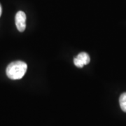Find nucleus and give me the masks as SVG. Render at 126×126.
I'll return each instance as SVG.
<instances>
[{
    "label": "nucleus",
    "mask_w": 126,
    "mask_h": 126,
    "mask_svg": "<svg viewBox=\"0 0 126 126\" xmlns=\"http://www.w3.org/2000/svg\"><path fill=\"white\" fill-rule=\"evenodd\" d=\"M27 64L23 61H15L10 63L6 68V73L7 77L12 80L22 79L27 72Z\"/></svg>",
    "instance_id": "1"
},
{
    "label": "nucleus",
    "mask_w": 126,
    "mask_h": 126,
    "mask_svg": "<svg viewBox=\"0 0 126 126\" xmlns=\"http://www.w3.org/2000/svg\"><path fill=\"white\" fill-rule=\"evenodd\" d=\"M16 25L18 29V30L20 32L25 31L26 28V15L25 14L20 11L16 15Z\"/></svg>",
    "instance_id": "2"
},
{
    "label": "nucleus",
    "mask_w": 126,
    "mask_h": 126,
    "mask_svg": "<svg viewBox=\"0 0 126 126\" xmlns=\"http://www.w3.org/2000/svg\"><path fill=\"white\" fill-rule=\"evenodd\" d=\"M1 13H2V9H1V5L0 4V17L1 16Z\"/></svg>",
    "instance_id": "5"
},
{
    "label": "nucleus",
    "mask_w": 126,
    "mask_h": 126,
    "mask_svg": "<svg viewBox=\"0 0 126 126\" xmlns=\"http://www.w3.org/2000/svg\"><path fill=\"white\" fill-rule=\"evenodd\" d=\"M119 104H120V107L122 110L124 112H126V93H123L120 96Z\"/></svg>",
    "instance_id": "4"
},
{
    "label": "nucleus",
    "mask_w": 126,
    "mask_h": 126,
    "mask_svg": "<svg viewBox=\"0 0 126 126\" xmlns=\"http://www.w3.org/2000/svg\"><path fill=\"white\" fill-rule=\"evenodd\" d=\"M90 58L89 55L85 52L80 53L74 59V63L77 67H83L84 65L90 63Z\"/></svg>",
    "instance_id": "3"
}]
</instances>
